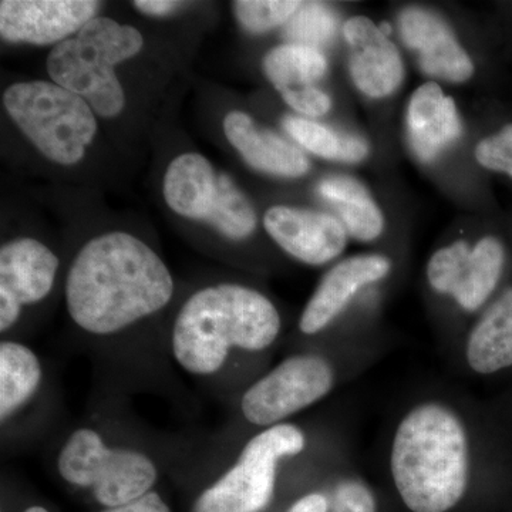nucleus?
<instances>
[{"mask_svg":"<svg viewBox=\"0 0 512 512\" xmlns=\"http://www.w3.org/2000/svg\"><path fill=\"white\" fill-rule=\"evenodd\" d=\"M177 285L160 254L126 231L96 235L74 252L63 296L77 350L93 382L130 396L151 393L190 412L192 399L168 353Z\"/></svg>","mask_w":512,"mask_h":512,"instance_id":"nucleus-1","label":"nucleus"},{"mask_svg":"<svg viewBox=\"0 0 512 512\" xmlns=\"http://www.w3.org/2000/svg\"><path fill=\"white\" fill-rule=\"evenodd\" d=\"M201 437L153 429L134 412L131 396L93 382L84 412L67 419L43 447L53 476L104 508L120 507L181 476Z\"/></svg>","mask_w":512,"mask_h":512,"instance_id":"nucleus-2","label":"nucleus"},{"mask_svg":"<svg viewBox=\"0 0 512 512\" xmlns=\"http://www.w3.org/2000/svg\"><path fill=\"white\" fill-rule=\"evenodd\" d=\"M281 332V312L265 293L239 282H214L188 293L175 309L168 353L175 370L234 406L262 375V357Z\"/></svg>","mask_w":512,"mask_h":512,"instance_id":"nucleus-3","label":"nucleus"},{"mask_svg":"<svg viewBox=\"0 0 512 512\" xmlns=\"http://www.w3.org/2000/svg\"><path fill=\"white\" fill-rule=\"evenodd\" d=\"M302 427L282 423L244 440L224 433L202 437L180 477L202 478L190 512H264L274 500L284 461L305 453Z\"/></svg>","mask_w":512,"mask_h":512,"instance_id":"nucleus-4","label":"nucleus"},{"mask_svg":"<svg viewBox=\"0 0 512 512\" xmlns=\"http://www.w3.org/2000/svg\"><path fill=\"white\" fill-rule=\"evenodd\" d=\"M397 493L413 512L453 510L466 494L470 447L463 421L440 403H423L397 426L390 451Z\"/></svg>","mask_w":512,"mask_h":512,"instance_id":"nucleus-5","label":"nucleus"},{"mask_svg":"<svg viewBox=\"0 0 512 512\" xmlns=\"http://www.w3.org/2000/svg\"><path fill=\"white\" fill-rule=\"evenodd\" d=\"M67 419L52 363L25 340H0L2 460L45 447Z\"/></svg>","mask_w":512,"mask_h":512,"instance_id":"nucleus-6","label":"nucleus"},{"mask_svg":"<svg viewBox=\"0 0 512 512\" xmlns=\"http://www.w3.org/2000/svg\"><path fill=\"white\" fill-rule=\"evenodd\" d=\"M143 47L144 37L133 26L96 16L53 47L47 72L53 83L83 97L99 116L111 119L126 106L116 66L137 56Z\"/></svg>","mask_w":512,"mask_h":512,"instance_id":"nucleus-7","label":"nucleus"},{"mask_svg":"<svg viewBox=\"0 0 512 512\" xmlns=\"http://www.w3.org/2000/svg\"><path fill=\"white\" fill-rule=\"evenodd\" d=\"M3 106L33 146L60 165L82 161L97 133L90 104L53 82L13 84L3 94Z\"/></svg>","mask_w":512,"mask_h":512,"instance_id":"nucleus-8","label":"nucleus"},{"mask_svg":"<svg viewBox=\"0 0 512 512\" xmlns=\"http://www.w3.org/2000/svg\"><path fill=\"white\" fill-rule=\"evenodd\" d=\"M163 194L175 214L205 222L227 241L242 242L255 232L254 205L228 174L218 173L201 154L185 153L171 161Z\"/></svg>","mask_w":512,"mask_h":512,"instance_id":"nucleus-9","label":"nucleus"},{"mask_svg":"<svg viewBox=\"0 0 512 512\" xmlns=\"http://www.w3.org/2000/svg\"><path fill=\"white\" fill-rule=\"evenodd\" d=\"M335 383L328 357L312 350L293 353L249 384L232 407L248 429H269L325 399Z\"/></svg>","mask_w":512,"mask_h":512,"instance_id":"nucleus-10","label":"nucleus"},{"mask_svg":"<svg viewBox=\"0 0 512 512\" xmlns=\"http://www.w3.org/2000/svg\"><path fill=\"white\" fill-rule=\"evenodd\" d=\"M62 261L39 239L18 237L0 248V335L25 340V319L55 293Z\"/></svg>","mask_w":512,"mask_h":512,"instance_id":"nucleus-11","label":"nucleus"},{"mask_svg":"<svg viewBox=\"0 0 512 512\" xmlns=\"http://www.w3.org/2000/svg\"><path fill=\"white\" fill-rule=\"evenodd\" d=\"M504 264L500 239L484 237L474 247L460 239L434 252L427 264V279L434 291L453 296L460 308L474 312L493 295Z\"/></svg>","mask_w":512,"mask_h":512,"instance_id":"nucleus-12","label":"nucleus"},{"mask_svg":"<svg viewBox=\"0 0 512 512\" xmlns=\"http://www.w3.org/2000/svg\"><path fill=\"white\" fill-rule=\"evenodd\" d=\"M94 0H3L0 35L10 43L59 45L96 18Z\"/></svg>","mask_w":512,"mask_h":512,"instance_id":"nucleus-13","label":"nucleus"},{"mask_svg":"<svg viewBox=\"0 0 512 512\" xmlns=\"http://www.w3.org/2000/svg\"><path fill=\"white\" fill-rule=\"evenodd\" d=\"M264 227L282 251L306 265L329 264L348 244L345 225L326 212L276 205L265 212Z\"/></svg>","mask_w":512,"mask_h":512,"instance_id":"nucleus-14","label":"nucleus"},{"mask_svg":"<svg viewBox=\"0 0 512 512\" xmlns=\"http://www.w3.org/2000/svg\"><path fill=\"white\" fill-rule=\"evenodd\" d=\"M342 33L357 89L370 99H384L396 92L403 83L404 64L386 32L366 16H353L346 20Z\"/></svg>","mask_w":512,"mask_h":512,"instance_id":"nucleus-15","label":"nucleus"},{"mask_svg":"<svg viewBox=\"0 0 512 512\" xmlns=\"http://www.w3.org/2000/svg\"><path fill=\"white\" fill-rule=\"evenodd\" d=\"M390 271L392 262L379 254L350 256L333 265L303 309L298 323L301 335L312 338L329 328L360 289L382 281Z\"/></svg>","mask_w":512,"mask_h":512,"instance_id":"nucleus-16","label":"nucleus"},{"mask_svg":"<svg viewBox=\"0 0 512 512\" xmlns=\"http://www.w3.org/2000/svg\"><path fill=\"white\" fill-rule=\"evenodd\" d=\"M399 28L404 43L417 53L424 73L448 83H464L473 77V60L436 13L423 8L404 9Z\"/></svg>","mask_w":512,"mask_h":512,"instance_id":"nucleus-17","label":"nucleus"},{"mask_svg":"<svg viewBox=\"0 0 512 512\" xmlns=\"http://www.w3.org/2000/svg\"><path fill=\"white\" fill-rule=\"evenodd\" d=\"M224 133L242 158L262 173L299 178L311 170L308 157L298 147L258 126L244 111L234 110L225 116Z\"/></svg>","mask_w":512,"mask_h":512,"instance_id":"nucleus-18","label":"nucleus"},{"mask_svg":"<svg viewBox=\"0 0 512 512\" xmlns=\"http://www.w3.org/2000/svg\"><path fill=\"white\" fill-rule=\"evenodd\" d=\"M407 130L417 156L434 160L461 133L456 104L439 84L424 83L410 99Z\"/></svg>","mask_w":512,"mask_h":512,"instance_id":"nucleus-19","label":"nucleus"},{"mask_svg":"<svg viewBox=\"0 0 512 512\" xmlns=\"http://www.w3.org/2000/svg\"><path fill=\"white\" fill-rule=\"evenodd\" d=\"M466 359L478 375H494L512 366V289L504 292L471 330Z\"/></svg>","mask_w":512,"mask_h":512,"instance_id":"nucleus-20","label":"nucleus"},{"mask_svg":"<svg viewBox=\"0 0 512 512\" xmlns=\"http://www.w3.org/2000/svg\"><path fill=\"white\" fill-rule=\"evenodd\" d=\"M264 72L286 100L315 89L316 82L328 72V59L316 47L286 43L265 56Z\"/></svg>","mask_w":512,"mask_h":512,"instance_id":"nucleus-21","label":"nucleus"},{"mask_svg":"<svg viewBox=\"0 0 512 512\" xmlns=\"http://www.w3.org/2000/svg\"><path fill=\"white\" fill-rule=\"evenodd\" d=\"M323 198L336 205L342 224L357 241H375L382 235L384 217L369 191L355 178L330 177L319 184Z\"/></svg>","mask_w":512,"mask_h":512,"instance_id":"nucleus-22","label":"nucleus"},{"mask_svg":"<svg viewBox=\"0 0 512 512\" xmlns=\"http://www.w3.org/2000/svg\"><path fill=\"white\" fill-rule=\"evenodd\" d=\"M284 127L293 140L298 141L309 153L318 157L346 161V163H359L369 154V147L365 141L356 137L342 136L318 121L289 116L284 121Z\"/></svg>","mask_w":512,"mask_h":512,"instance_id":"nucleus-23","label":"nucleus"},{"mask_svg":"<svg viewBox=\"0 0 512 512\" xmlns=\"http://www.w3.org/2000/svg\"><path fill=\"white\" fill-rule=\"evenodd\" d=\"M302 3L293 0H238L232 6L242 28L261 35L288 23Z\"/></svg>","mask_w":512,"mask_h":512,"instance_id":"nucleus-24","label":"nucleus"},{"mask_svg":"<svg viewBox=\"0 0 512 512\" xmlns=\"http://www.w3.org/2000/svg\"><path fill=\"white\" fill-rule=\"evenodd\" d=\"M335 18L319 3H302L298 12L286 23V36L291 43L318 46L328 42L335 33Z\"/></svg>","mask_w":512,"mask_h":512,"instance_id":"nucleus-25","label":"nucleus"},{"mask_svg":"<svg viewBox=\"0 0 512 512\" xmlns=\"http://www.w3.org/2000/svg\"><path fill=\"white\" fill-rule=\"evenodd\" d=\"M474 157L481 167L512 178V124L481 140L474 150Z\"/></svg>","mask_w":512,"mask_h":512,"instance_id":"nucleus-26","label":"nucleus"},{"mask_svg":"<svg viewBox=\"0 0 512 512\" xmlns=\"http://www.w3.org/2000/svg\"><path fill=\"white\" fill-rule=\"evenodd\" d=\"M329 501L332 512H376L375 495L359 480L340 481Z\"/></svg>","mask_w":512,"mask_h":512,"instance_id":"nucleus-27","label":"nucleus"},{"mask_svg":"<svg viewBox=\"0 0 512 512\" xmlns=\"http://www.w3.org/2000/svg\"><path fill=\"white\" fill-rule=\"evenodd\" d=\"M99 512H173L170 505L158 490L151 491L131 503L120 505V507L104 508Z\"/></svg>","mask_w":512,"mask_h":512,"instance_id":"nucleus-28","label":"nucleus"},{"mask_svg":"<svg viewBox=\"0 0 512 512\" xmlns=\"http://www.w3.org/2000/svg\"><path fill=\"white\" fill-rule=\"evenodd\" d=\"M329 510L330 501L325 494L309 493L298 498L288 512H328Z\"/></svg>","mask_w":512,"mask_h":512,"instance_id":"nucleus-29","label":"nucleus"},{"mask_svg":"<svg viewBox=\"0 0 512 512\" xmlns=\"http://www.w3.org/2000/svg\"><path fill=\"white\" fill-rule=\"evenodd\" d=\"M141 13L147 16H167L175 12L178 8L184 5L181 2H174V0H136L133 2Z\"/></svg>","mask_w":512,"mask_h":512,"instance_id":"nucleus-30","label":"nucleus"},{"mask_svg":"<svg viewBox=\"0 0 512 512\" xmlns=\"http://www.w3.org/2000/svg\"><path fill=\"white\" fill-rule=\"evenodd\" d=\"M20 512H52L42 504H30Z\"/></svg>","mask_w":512,"mask_h":512,"instance_id":"nucleus-31","label":"nucleus"}]
</instances>
